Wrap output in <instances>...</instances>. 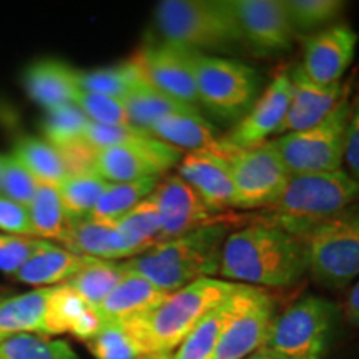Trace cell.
<instances>
[{
  "instance_id": "cell-1",
  "label": "cell",
  "mask_w": 359,
  "mask_h": 359,
  "mask_svg": "<svg viewBox=\"0 0 359 359\" xmlns=\"http://www.w3.org/2000/svg\"><path fill=\"white\" fill-rule=\"evenodd\" d=\"M306 271L308 253L303 238L258 223L228 233L218 275L253 288H285L294 285Z\"/></svg>"
},
{
  "instance_id": "cell-2",
  "label": "cell",
  "mask_w": 359,
  "mask_h": 359,
  "mask_svg": "<svg viewBox=\"0 0 359 359\" xmlns=\"http://www.w3.org/2000/svg\"><path fill=\"white\" fill-rule=\"evenodd\" d=\"M226 236L224 223L206 224L127 259L123 262L125 269L143 276L161 291L175 293L200 278L217 275Z\"/></svg>"
},
{
  "instance_id": "cell-3",
  "label": "cell",
  "mask_w": 359,
  "mask_h": 359,
  "mask_svg": "<svg viewBox=\"0 0 359 359\" xmlns=\"http://www.w3.org/2000/svg\"><path fill=\"white\" fill-rule=\"evenodd\" d=\"M238 283L200 278L185 288L170 293L163 303L140 316L128 318L135 338L148 354L172 356L182 341L210 309L238 290Z\"/></svg>"
},
{
  "instance_id": "cell-4",
  "label": "cell",
  "mask_w": 359,
  "mask_h": 359,
  "mask_svg": "<svg viewBox=\"0 0 359 359\" xmlns=\"http://www.w3.org/2000/svg\"><path fill=\"white\" fill-rule=\"evenodd\" d=\"M359 198V183L346 170L291 175L280 198L266 208L264 224L298 238L343 212Z\"/></svg>"
},
{
  "instance_id": "cell-5",
  "label": "cell",
  "mask_w": 359,
  "mask_h": 359,
  "mask_svg": "<svg viewBox=\"0 0 359 359\" xmlns=\"http://www.w3.org/2000/svg\"><path fill=\"white\" fill-rule=\"evenodd\" d=\"M155 24L167 42L187 52H228L243 43L228 0H163L155 7Z\"/></svg>"
},
{
  "instance_id": "cell-6",
  "label": "cell",
  "mask_w": 359,
  "mask_h": 359,
  "mask_svg": "<svg viewBox=\"0 0 359 359\" xmlns=\"http://www.w3.org/2000/svg\"><path fill=\"white\" fill-rule=\"evenodd\" d=\"M338 306L321 296H304L275 316L263 348L286 359H323L333 341Z\"/></svg>"
},
{
  "instance_id": "cell-7",
  "label": "cell",
  "mask_w": 359,
  "mask_h": 359,
  "mask_svg": "<svg viewBox=\"0 0 359 359\" xmlns=\"http://www.w3.org/2000/svg\"><path fill=\"white\" fill-rule=\"evenodd\" d=\"M308 271L327 288H344L359 278V205L326 219L303 238Z\"/></svg>"
},
{
  "instance_id": "cell-8",
  "label": "cell",
  "mask_w": 359,
  "mask_h": 359,
  "mask_svg": "<svg viewBox=\"0 0 359 359\" xmlns=\"http://www.w3.org/2000/svg\"><path fill=\"white\" fill-rule=\"evenodd\" d=\"M200 107L222 120L241 118L257 102L258 75L231 58L193 53Z\"/></svg>"
},
{
  "instance_id": "cell-9",
  "label": "cell",
  "mask_w": 359,
  "mask_h": 359,
  "mask_svg": "<svg viewBox=\"0 0 359 359\" xmlns=\"http://www.w3.org/2000/svg\"><path fill=\"white\" fill-rule=\"evenodd\" d=\"M351 105L346 95L323 122L302 132L285 133L276 138L278 150L291 175L341 170Z\"/></svg>"
},
{
  "instance_id": "cell-10",
  "label": "cell",
  "mask_w": 359,
  "mask_h": 359,
  "mask_svg": "<svg viewBox=\"0 0 359 359\" xmlns=\"http://www.w3.org/2000/svg\"><path fill=\"white\" fill-rule=\"evenodd\" d=\"M228 163L236 190V208H268L280 198L291 178L276 140L235 151Z\"/></svg>"
},
{
  "instance_id": "cell-11",
  "label": "cell",
  "mask_w": 359,
  "mask_h": 359,
  "mask_svg": "<svg viewBox=\"0 0 359 359\" xmlns=\"http://www.w3.org/2000/svg\"><path fill=\"white\" fill-rule=\"evenodd\" d=\"M182 154L178 148L150 135L142 140L98 150L93 160V173L109 183L160 178L168 170L178 167Z\"/></svg>"
},
{
  "instance_id": "cell-12",
  "label": "cell",
  "mask_w": 359,
  "mask_h": 359,
  "mask_svg": "<svg viewBox=\"0 0 359 359\" xmlns=\"http://www.w3.org/2000/svg\"><path fill=\"white\" fill-rule=\"evenodd\" d=\"M133 60L147 83L173 100L200 110L191 52L167 42L150 43L143 47Z\"/></svg>"
},
{
  "instance_id": "cell-13",
  "label": "cell",
  "mask_w": 359,
  "mask_h": 359,
  "mask_svg": "<svg viewBox=\"0 0 359 359\" xmlns=\"http://www.w3.org/2000/svg\"><path fill=\"white\" fill-rule=\"evenodd\" d=\"M290 100L291 83L288 72H281L271 80L251 109L241 116L231 132L222 138L230 156L235 151L262 145L268 142L271 135H280L281 125L288 114Z\"/></svg>"
},
{
  "instance_id": "cell-14",
  "label": "cell",
  "mask_w": 359,
  "mask_h": 359,
  "mask_svg": "<svg viewBox=\"0 0 359 359\" xmlns=\"http://www.w3.org/2000/svg\"><path fill=\"white\" fill-rule=\"evenodd\" d=\"M231 8L243 42L264 53L290 50L296 32L290 22L285 2L231 0Z\"/></svg>"
},
{
  "instance_id": "cell-15",
  "label": "cell",
  "mask_w": 359,
  "mask_h": 359,
  "mask_svg": "<svg viewBox=\"0 0 359 359\" xmlns=\"http://www.w3.org/2000/svg\"><path fill=\"white\" fill-rule=\"evenodd\" d=\"M358 34L346 24H334L303 40L302 69L320 85L339 83L353 64Z\"/></svg>"
},
{
  "instance_id": "cell-16",
  "label": "cell",
  "mask_w": 359,
  "mask_h": 359,
  "mask_svg": "<svg viewBox=\"0 0 359 359\" xmlns=\"http://www.w3.org/2000/svg\"><path fill=\"white\" fill-rule=\"evenodd\" d=\"M150 198L154 200L161 219L160 243L187 235L206 224L218 223L212 219L218 212L210 208L198 193L178 175H172L165 182H160Z\"/></svg>"
},
{
  "instance_id": "cell-17",
  "label": "cell",
  "mask_w": 359,
  "mask_h": 359,
  "mask_svg": "<svg viewBox=\"0 0 359 359\" xmlns=\"http://www.w3.org/2000/svg\"><path fill=\"white\" fill-rule=\"evenodd\" d=\"M291 83V100L280 135L302 132L314 127L336 109V105L346 97L343 83L320 85L313 82L299 65L288 70Z\"/></svg>"
},
{
  "instance_id": "cell-18",
  "label": "cell",
  "mask_w": 359,
  "mask_h": 359,
  "mask_svg": "<svg viewBox=\"0 0 359 359\" xmlns=\"http://www.w3.org/2000/svg\"><path fill=\"white\" fill-rule=\"evenodd\" d=\"M275 321L273 299L258 291L255 299L233 318L219 338L212 359H246L266 343L269 330Z\"/></svg>"
},
{
  "instance_id": "cell-19",
  "label": "cell",
  "mask_w": 359,
  "mask_h": 359,
  "mask_svg": "<svg viewBox=\"0 0 359 359\" xmlns=\"http://www.w3.org/2000/svg\"><path fill=\"white\" fill-rule=\"evenodd\" d=\"M182 177L210 208L219 213L223 208H236V190L230 163L215 154H188L178 163Z\"/></svg>"
},
{
  "instance_id": "cell-20",
  "label": "cell",
  "mask_w": 359,
  "mask_h": 359,
  "mask_svg": "<svg viewBox=\"0 0 359 359\" xmlns=\"http://www.w3.org/2000/svg\"><path fill=\"white\" fill-rule=\"evenodd\" d=\"M258 291L259 288H253V286H238L235 293L210 309L196 323V326L187 334L182 344L175 349L172 359H212L224 330L241 309L253 302Z\"/></svg>"
},
{
  "instance_id": "cell-21",
  "label": "cell",
  "mask_w": 359,
  "mask_h": 359,
  "mask_svg": "<svg viewBox=\"0 0 359 359\" xmlns=\"http://www.w3.org/2000/svg\"><path fill=\"white\" fill-rule=\"evenodd\" d=\"M102 327V320L77 291L69 285L52 286L45 306L43 336L69 333L83 343L92 339Z\"/></svg>"
},
{
  "instance_id": "cell-22",
  "label": "cell",
  "mask_w": 359,
  "mask_h": 359,
  "mask_svg": "<svg viewBox=\"0 0 359 359\" xmlns=\"http://www.w3.org/2000/svg\"><path fill=\"white\" fill-rule=\"evenodd\" d=\"M148 132L178 150H188L190 154L205 151L224 156L226 160L230 156L223 140L215 132V127L200 114V110L178 111L165 116L151 125Z\"/></svg>"
},
{
  "instance_id": "cell-23",
  "label": "cell",
  "mask_w": 359,
  "mask_h": 359,
  "mask_svg": "<svg viewBox=\"0 0 359 359\" xmlns=\"http://www.w3.org/2000/svg\"><path fill=\"white\" fill-rule=\"evenodd\" d=\"M77 72L55 58L34 62L24 74L27 95L47 111L74 103L79 92Z\"/></svg>"
},
{
  "instance_id": "cell-24",
  "label": "cell",
  "mask_w": 359,
  "mask_h": 359,
  "mask_svg": "<svg viewBox=\"0 0 359 359\" xmlns=\"http://www.w3.org/2000/svg\"><path fill=\"white\" fill-rule=\"evenodd\" d=\"M62 246L82 257L105 262L132 258V251L115 222H103L90 217L70 223Z\"/></svg>"
},
{
  "instance_id": "cell-25",
  "label": "cell",
  "mask_w": 359,
  "mask_h": 359,
  "mask_svg": "<svg viewBox=\"0 0 359 359\" xmlns=\"http://www.w3.org/2000/svg\"><path fill=\"white\" fill-rule=\"evenodd\" d=\"M87 257L74 253L65 246L40 240L37 250L30 255L15 278L35 288H50L64 285L88 263Z\"/></svg>"
},
{
  "instance_id": "cell-26",
  "label": "cell",
  "mask_w": 359,
  "mask_h": 359,
  "mask_svg": "<svg viewBox=\"0 0 359 359\" xmlns=\"http://www.w3.org/2000/svg\"><path fill=\"white\" fill-rule=\"evenodd\" d=\"M168 294L143 276L127 271L122 281L107 296L105 302L95 308V311L102 321L128 320L155 309Z\"/></svg>"
},
{
  "instance_id": "cell-27",
  "label": "cell",
  "mask_w": 359,
  "mask_h": 359,
  "mask_svg": "<svg viewBox=\"0 0 359 359\" xmlns=\"http://www.w3.org/2000/svg\"><path fill=\"white\" fill-rule=\"evenodd\" d=\"M50 288H35L0 299V343L19 334L43 336L45 306Z\"/></svg>"
},
{
  "instance_id": "cell-28",
  "label": "cell",
  "mask_w": 359,
  "mask_h": 359,
  "mask_svg": "<svg viewBox=\"0 0 359 359\" xmlns=\"http://www.w3.org/2000/svg\"><path fill=\"white\" fill-rule=\"evenodd\" d=\"M27 210L30 215L34 238L52 241L57 245L64 243L72 219L65 212V206L62 203L60 193L55 185L40 183L32 203Z\"/></svg>"
},
{
  "instance_id": "cell-29",
  "label": "cell",
  "mask_w": 359,
  "mask_h": 359,
  "mask_svg": "<svg viewBox=\"0 0 359 359\" xmlns=\"http://www.w3.org/2000/svg\"><path fill=\"white\" fill-rule=\"evenodd\" d=\"M12 155L34 175L39 183L57 187L69 177V168L60 150L45 138H20L13 147Z\"/></svg>"
},
{
  "instance_id": "cell-30",
  "label": "cell",
  "mask_w": 359,
  "mask_h": 359,
  "mask_svg": "<svg viewBox=\"0 0 359 359\" xmlns=\"http://www.w3.org/2000/svg\"><path fill=\"white\" fill-rule=\"evenodd\" d=\"M122 102L125 105V110H127L130 123L133 127L145 130V132H148L151 128V125L161 118H165V116L178 114V111L198 110L173 100L172 97L165 95V93H161L160 90L154 88L147 82L135 87Z\"/></svg>"
},
{
  "instance_id": "cell-31",
  "label": "cell",
  "mask_w": 359,
  "mask_h": 359,
  "mask_svg": "<svg viewBox=\"0 0 359 359\" xmlns=\"http://www.w3.org/2000/svg\"><path fill=\"white\" fill-rule=\"evenodd\" d=\"M127 275L123 262H105V259L90 258L88 263L80 269L65 285L77 291L92 308L100 306L115 286Z\"/></svg>"
},
{
  "instance_id": "cell-32",
  "label": "cell",
  "mask_w": 359,
  "mask_h": 359,
  "mask_svg": "<svg viewBox=\"0 0 359 359\" xmlns=\"http://www.w3.org/2000/svg\"><path fill=\"white\" fill-rule=\"evenodd\" d=\"M79 88L85 92L100 93L111 98L123 100L130 92L138 85L147 82L135 60H127L122 64L102 67V69L77 72Z\"/></svg>"
},
{
  "instance_id": "cell-33",
  "label": "cell",
  "mask_w": 359,
  "mask_h": 359,
  "mask_svg": "<svg viewBox=\"0 0 359 359\" xmlns=\"http://www.w3.org/2000/svg\"><path fill=\"white\" fill-rule=\"evenodd\" d=\"M158 183L160 178L109 183L90 218L103 219V222H118L123 215L133 210L140 201L147 200L158 187Z\"/></svg>"
},
{
  "instance_id": "cell-34",
  "label": "cell",
  "mask_w": 359,
  "mask_h": 359,
  "mask_svg": "<svg viewBox=\"0 0 359 359\" xmlns=\"http://www.w3.org/2000/svg\"><path fill=\"white\" fill-rule=\"evenodd\" d=\"M115 223L118 230L122 231L130 251H132V258L145 253L151 246L160 243L161 219L158 210H156L150 196L140 201L133 210H130L127 215H123Z\"/></svg>"
},
{
  "instance_id": "cell-35",
  "label": "cell",
  "mask_w": 359,
  "mask_h": 359,
  "mask_svg": "<svg viewBox=\"0 0 359 359\" xmlns=\"http://www.w3.org/2000/svg\"><path fill=\"white\" fill-rule=\"evenodd\" d=\"M109 182L97 173H74L69 175L60 185H57L62 203L72 222L88 218L105 191Z\"/></svg>"
},
{
  "instance_id": "cell-36",
  "label": "cell",
  "mask_w": 359,
  "mask_h": 359,
  "mask_svg": "<svg viewBox=\"0 0 359 359\" xmlns=\"http://www.w3.org/2000/svg\"><path fill=\"white\" fill-rule=\"evenodd\" d=\"M85 344L95 359H142L147 356L125 321H102L98 333Z\"/></svg>"
},
{
  "instance_id": "cell-37",
  "label": "cell",
  "mask_w": 359,
  "mask_h": 359,
  "mask_svg": "<svg viewBox=\"0 0 359 359\" xmlns=\"http://www.w3.org/2000/svg\"><path fill=\"white\" fill-rule=\"evenodd\" d=\"M90 120L75 103L48 110L42 123L43 138L53 147L62 150L83 138Z\"/></svg>"
},
{
  "instance_id": "cell-38",
  "label": "cell",
  "mask_w": 359,
  "mask_h": 359,
  "mask_svg": "<svg viewBox=\"0 0 359 359\" xmlns=\"http://www.w3.org/2000/svg\"><path fill=\"white\" fill-rule=\"evenodd\" d=\"M0 359H79L65 341L40 334H19L0 343Z\"/></svg>"
},
{
  "instance_id": "cell-39",
  "label": "cell",
  "mask_w": 359,
  "mask_h": 359,
  "mask_svg": "<svg viewBox=\"0 0 359 359\" xmlns=\"http://www.w3.org/2000/svg\"><path fill=\"white\" fill-rule=\"evenodd\" d=\"M285 7L294 32H309L338 19L346 4L339 0H286Z\"/></svg>"
},
{
  "instance_id": "cell-40",
  "label": "cell",
  "mask_w": 359,
  "mask_h": 359,
  "mask_svg": "<svg viewBox=\"0 0 359 359\" xmlns=\"http://www.w3.org/2000/svg\"><path fill=\"white\" fill-rule=\"evenodd\" d=\"M39 185L40 183L34 175L15 156L12 154L2 155V178H0L2 196L29 208Z\"/></svg>"
},
{
  "instance_id": "cell-41",
  "label": "cell",
  "mask_w": 359,
  "mask_h": 359,
  "mask_svg": "<svg viewBox=\"0 0 359 359\" xmlns=\"http://www.w3.org/2000/svg\"><path fill=\"white\" fill-rule=\"evenodd\" d=\"M75 105L87 115L93 123L100 125H132L128 120L127 110L122 100L111 98L100 93H92L80 90L75 95Z\"/></svg>"
},
{
  "instance_id": "cell-42",
  "label": "cell",
  "mask_w": 359,
  "mask_h": 359,
  "mask_svg": "<svg viewBox=\"0 0 359 359\" xmlns=\"http://www.w3.org/2000/svg\"><path fill=\"white\" fill-rule=\"evenodd\" d=\"M151 133L145 130L133 127V125H100L90 122L83 133V142L93 150H105V148L125 145V143L142 140L150 137Z\"/></svg>"
},
{
  "instance_id": "cell-43",
  "label": "cell",
  "mask_w": 359,
  "mask_h": 359,
  "mask_svg": "<svg viewBox=\"0 0 359 359\" xmlns=\"http://www.w3.org/2000/svg\"><path fill=\"white\" fill-rule=\"evenodd\" d=\"M39 245V238L0 233V271L15 276Z\"/></svg>"
},
{
  "instance_id": "cell-44",
  "label": "cell",
  "mask_w": 359,
  "mask_h": 359,
  "mask_svg": "<svg viewBox=\"0 0 359 359\" xmlns=\"http://www.w3.org/2000/svg\"><path fill=\"white\" fill-rule=\"evenodd\" d=\"M0 231L34 238L29 210L0 195Z\"/></svg>"
},
{
  "instance_id": "cell-45",
  "label": "cell",
  "mask_w": 359,
  "mask_h": 359,
  "mask_svg": "<svg viewBox=\"0 0 359 359\" xmlns=\"http://www.w3.org/2000/svg\"><path fill=\"white\" fill-rule=\"evenodd\" d=\"M343 163H346L349 177L359 183V95L351 105Z\"/></svg>"
},
{
  "instance_id": "cell-46",
  "label": "cell",
  "mask_w": 359,
  "mask_h": 359,
  "mask_svg": "<svg viewBox=\"0 0 359 359\" xmlns=\"http://www.w3.org/2000/svg\"><path fill=\"white\" fill-rule=\"evenodd\" d=\"M346 314L354 325L359 326V280L356 285L353 286L351 291H349L348 299H346Z\"/></svg>"
},
{
  "instance_id": "cell-47",
  "label": "cell",
  "mask_w": 359,
  "mask_h": 359,
  "mask_svg": "<svg viewBox=\"0 0 359 359\" xmlns=\"http://www.w3.org/2000/svg\"><path fill=\"white\" fill-rule=\"evenodd\" d=\"M246 359H286V358H283V356H280V354L269 351V349H266V348H262V349H258L257 353H253V354H251V356H248Z\"/></svg>"
},
{
  "instance_id": "cell-48",
  "label": "cell",
  "mask_w": 359,
  "mask_h": 359,
  "mask_svg": "<svg viewBox=\"0 0 359 359\" xmlns=\"http://www.w3.org/2000/svg\"><path fill=\"white\" fill-rule=\"evenodd\" d=\"M0 178H2V155H0ZM0 195H2V187H0Z\"/></svg>"
}]
</instances>
